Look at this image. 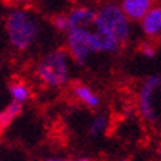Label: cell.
I'll use <instances>...</instances> for the list:
<instances>
[{
    "mask_svg": "<svg viewBox=\"0 0 161 161\" xmlns=\"http://www.w3.org/2000/svg\"><path fill=\"white\" fill-rule=\"evenodd\" d=\"M65 47L77 65H86L93 55L117 53L121 44L101 36L95 24L69 25L65 33Z\"/></svg>",
    "mask_w": 161,
    "mask_h": 161,
    "instance_id": "1",
    "label": "cell"
},
{
    "mask_svg": "<svg viewBox=\"0 0 161 161\" xmlns=\"http://www.w3.org/2000/svg\"><path fill=\"white\" fill-rule=\"evenodd\" d=\"M6 39L14 49L25 52L40 39L42 24L37 15L25 8H15L5 18Z\"/></svg>",
    "mask_w": 161,
    "mask_h": 161,
    "instance_id": "2",
    "label": "cell"
},
{
    "mask_svg": "<svg viewBox=\"0 0 161 161\" xmlns=\"http://www.w3.org/2000/svg\"><path fill=\"white\" fill-rule=\"evenodd\" d=\"M132 21L117 3H103L96 9L95 28L101 36L115 40L120 44L129 42L132 36Z\"/></svg>",
    "mask_w": 161,
    "mask_h": 161,
    "instance_id": "3",
    "label": "cell"
},
{
    "mask_svg": "<svg viewBox=\"0 0 161 161\" xmlns=\"http://www.w3.org/2000/svg\"><path fill=\"white\" fill-rule=\"evenodd\" d=\"M73 62L67 49L50 50L37 62L36 75L47 87H62L68 83Z\"/></svg>",
    "mask_w": 161,
    "mask_h": 161,
    "instance_id": "4",
    "label": "cell"
},
{
    "mask_svg": "<svg viewBox=\"0 0 161 161\" xmlns=\"http://www.w3.org/2000/svg\"><path fill=\"white\" fill-rule=\"evenodd\" d=\"M160 89H161V75L152 74V75H148L142 81L139 92H137V109L141 112L142 118L149 123H152L157 117L154 98H155V93Z\"/></svg>",
    "mask_w": 161,
    "mask_h": 161,
    "instance_id": "5",
    "label": "cell"
},
{
    "mask_svg": "<svg viewBox=\"0 0 161 161\" xmlns=\"http://www.w3.org/2000/svg\"><path fill=\"white\" fill-rule=\"evenodd\" d=\"M120 6L132 22H141L145 15L154 8V0H121Z\"/></svg>",
    "mask_w": 161,
    "mask_h": 161,
    "instance_id": "6",
    "label": "cell"
},
{
    "mask_svg": "<svg viewBox=\"0 0 161 161\" xmlns=\"http://www.w3.org/2000/svg\"><path fill=\"white\" fill-rule=\"evenodd\" d=\"M142 33L148 37H158L161 36V5H154L145 18L141 21Z\"/></svg>",
    "mask_w": 161,
    "mask_h": 161,
    "instance_id": "7",
    "label": "cell"
},
{
    "mask_svg": "<svg viewBox=\"0 0 161 161\" xmlns=\"http://www.w3.org/2000/svg\"><path fill=\"white\" fill-rule=\"evenodd\" d=\"M71 93L73 96L77 99L80 103H83L84 107L87 108H98L101 105V98L99 95L92 87H89L87 84H83V83H74L73 87H71Z\"/></svg>",
    "mask_w": 161,
    "mask_h": 161,
    "instance_id": "8",
    "label": "cell"
},
{
    "mask_svg": "<svg viewBox=\"0 0 161 161\" xmlns=\"http://www.w3.org/2000/svg\"><path fill=\"white\" fill-rule=\"evenodd\" d=\"M21 111H22V105L18 102H12L8 103L3 109H2V112H0V127H2V130H5V129H8V127L14 123V120L18 115L21 114Z\"/></svg>",
    "mask_w": 161,
    "mask_h": 161,
    "instance_id": "9",
    "label": "cell"
},
{
    "mask_svg": "<svg viewBox=\"0 0 161 161\" xmlns=\"http://www.w3.org/2000/svg\"><path fill=\"white\" fill-rule=\"evenodd\" d=\"M9 95H10V99H12L14 102H18L22 105V103L27 102L30 99L31 90H30V87L25 83L15 81V83L9 84Z\"/></svg>",
    "mask_w": 161,
    "mask_h": 161,
    "instance_id": "10",
    "label": "cell"
},
{
    "mask_svg": "<svg viewBox=\"0 0 161 161\" xmlns=\"http://www.w3.org/2000/svg\"><path fill=\"white\" fill-rule=\"evenodd\" d=\"M108 126H109V120H108L107 115L103 114H99L90 121V126H89V135L92 137H99L102 136L103 133L108 130Z\"/></svg>",
    "mask_w": 161,
    "mask_h": 161,
    "instance_id": "11",
    "label": "cell"
},
{
    "mask_svg": "<svg viewBox=\"0 0 161 161\" xmlns=\"http://www.w3.org/2000/svg\"><path fill=\"white\" fill-rule=\"evenodd\" d=\"M52 25H53V28L59 33H67V30H68V15L67 14H59V15H55L53 18H52Z\"/></svg>",
    "mask_w": 161,
    "mask_h": 161,
    "instance_id": "12",
    "label": "cell"
},
{
    "mask_svg": "<svg viewBox=\"0 0 161 161\" xmlns=\"http://www.w3.org/2000/svg\"><path fill=\"white\" fill-rule=\"evenodd\" d=\"M139 50H141V53L148 59L154 58V56L157 55V49L154 47V44H151V43H142L141 47H139Z\"/></svg>",
    "mask_w": 161,
    "mask_h": 161,
    "instance_id": "13",
    "label": "cell"
},
{
    "mask_svg": "<svg viewBox=\"0 0 161 161\" xmlns=\"http://www.w3.org/2000/svg\"><path fill=\"white\" fill-rule=\"evenodd\" d=\"M10 5H14V6H16V8H24V6H27V5H30L33 0H8Z\"/></svg>",
    "mask_w": 161,
    "mask_h": 161,
    "instance_id": "14",
    "label": "cell"
},
{
    "mask_svg": "<svg viewBox=\"0 0 161 161\" xmlns=\"http://www.w3.org/2000/svg\"><path fill=\"white\" fill-rule=\"evenodd\" d=\"M43 161H68V160H65L62 157H49V158H44Z\"/></svg>",
    "mask_w": 161,
    "mask_h": 161,
    "instance_id": "15",
    "label": "cell"
},
{
    "mask_svg": "<svg viewBox=\"0 0 161 161\" xmlns=\"http://www.w3.org/2000/svg\"><path fill=\"white\" fill-rule=\"evenodd\" d=\"M73 161H92V160H89V158H75V160H73Z\"/></svg>",
    "mask_w": 161,
    "mask_h": 161,
    "instance_id": "16",
    "label": "cell"
},
{
    "mask_svg": "<svg viewBox=\"0 0 161 161\" xmlns=\"http://www.w3.org/2000/svg\"><path fill=\"white\" fill-rule=\"evenodd\" d=\"M117 161H130L129 158H120V160H117Z\"/></svg>",
    "mask_w": 161,
    "mask_h": 161,
    "instance_id": "17",
    "label": "cell"
},
{
    "mask_svg": "<svg viewBox=\"0 0 161 161\" xmlns=\"http://www.w3.org/2000/svg\"><path fill=\"white\" fill-rule=\"evenodd\" d=\"M158 154H160V160H161V145H160V149H158Z\"/></svg>",
    "mask_w": 161,
    "mask_h": 161,
    "instance_id": "18",
    "label": "cell"
}]
</instances>
